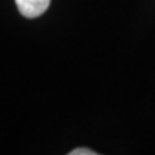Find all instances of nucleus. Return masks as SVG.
<instances>
[{
  "label": "nucleus",
  "mask_w": 155,
  "mask_h": 155,
  "mask_svg": "<svg viewBox=\"0 0 155 155\" xmlns=\"http://www.w3.org/2000/svg\"><path fill=\"white\" fill-rule=\"evenodd\" d=\"M19 12L25 17L35 19L48 10L50 0H15Z\"/></svg>",
  "instance_id": "1"
},
{
  "label": "nucleus",
  "mask_w": 155,
  "mask_h": 155,
  "mask_svg": "<svg viewBox=\"0 0 155 155\" xmlns=\"http://www.w3.org/2000/svg\"><path fill=\"white\" fill-rule=\"evenodd\" d=\"M69 155H96V152L88 150V148H76V150L71 151Z\"/></svg>",
  "instance_id": "2"
}]
</instances>
